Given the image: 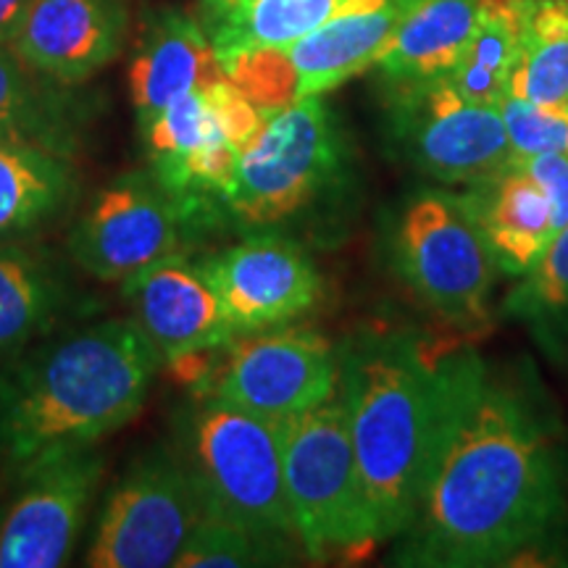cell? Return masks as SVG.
I'll return each instance as SVG.
<instances>
[{
	"label": "cell",
	"instance_id": "6da1fadb",
	"mask_svg": "<svg viewBox=\"0 0 568 568\" xmlns=\"http://www.w3.org/2000/svg\"><path fill=\"white\" fill-rule=\"evenodd\" d=\"M564 514L566 468L548 416L527 389L456 345L443 432L397 560L503 566L542 542Z\"/></svg>",
	"mask_w": 568,
	"mask_h": 568
},
{
	"label": "cell",
	"instance_id": "7a4b0ae2",
	"mask_svg": "<svg viewBox=\"0 0 568 568\" xmlns=\"http://www.w3.org/2000/svg\"><path fill=\"white\" fill-rule=\"evenodd\" d=\"M161 358L132 316L63 326L0 364V489L142 414Z\"/></svg>",
	"mask_w": 568,
	"mask_h": 568
},
{
	"label": "cell",
	"instance_id": "3957f363",
	"mask_svg": "<svg viewBox=\"0 0 568 568\" xmlns=\"http://www.w3.org/2000/svg\"><path fill=\"white\" fill-rule=\"evenodd\" d=\"M456 345L379 326L337 347V393L376 542L403 537L414 524L443 432Z\"/></svg>",
	"mask_w": 568,
	"mask_h": 568
},
{
	"label": "cell",
	"instance_id": "277c9868",
	"mask_svg": "<svg viewBox=\"0 0 568 568\" xmlns=\"http://www.w3.org/2000/svg\"><path fill=\"white\" fill-rule=\"evenodd\" d=\"M174 447L203 516L297 539L284 487L280 422L195 395L174 418Z\"/></svg>",
	"mask_w": 568,
	"mask_h": 568
},
{
	"label": "cell",
	"instance_id": "5b68a950",
	"mask_svg": "<svg viewBox=\"0 0 568 568\" xmlns=\"http://www.w3.org/2000/svg\"><path fill=\"white\" fill-rule=\"evenodd\" d=\"M280 435L284 487L301 550L311 560L372 552L379 542L339 393L322 406L282 418Z\"/></svg>",
	"mask_w": 568,
	"mask_h": 568
},
{
	"label": "cell",
	"instance_id": "8992f818",
	"mask_svg": "<svg viewBox=\"0 0 568 568\" xmlns=\"http://www.w3.org/2000/svg\"><path fill=\"white\" fill-rule=\"evenodd\" d=\"M343 166L345 145L329 105L322 95L301 98L264 113L219 203L247 230H272L314 209L335 190Z\"/></svg>",
	"mask_w": 568,
	"mask_h": 568
},
{
	"label": "cell",
	"instance_id": "52a82bcc",
	"mask_svg": "<svg viewBox=\"0 0 568 568\" xmlns=\"http://www.w3.org/2000/svg\"><path fill=\"white\" fill-rule=\"evenodd\" d=\"M222 216L163 184L151 166L119 174L90 197L67 237V258L95 282L130 280L140 268L190 247Z\"/></svg>",
	"mask_w": 568,
	"mask_h": 568
},
{
	"label": "cell",
	"instance_id": "ba28073f",
	"mask_svg": "<svg viewBox=\"0 0 568 568\" xmlns=\"http://www.w3.org/2000/svg\"><path fill=\"white\" fill-rule=\"evenodd\" d=\"M395 266L410 293L456 329H485L497 268L464 195L422 190L403 205Z\"/></svg>",
	"mask_w": 568,
	"mask_h": 568
},
{
	"label": "cell",
	"instance_id": "9c48e42d",
	"mask_svg": "<svg viewBox=\"0 0 568 568\" xmlns=\"http://www.w3.org/2000/svg\"><path fill=\"white\" fill-rule=\"evenodd\" d=\"M201 518V497L176 447L151 445L105 495L84 566L176 568Z\"/></svg>",
	"mask_w": 568,
	"mask_h": 568
},
{
	"label": "cell",
	"instance_id": "30bf717a",
	"mask_svg": "<svg viewBox=\"0 0 568 568\" xmlns=\"http://www.w3.org/2000/svg\"><path fill=\"white\" fill-rule=\"evenodd\" d=\"M337 347L314 329L245 332L213 355L209 372L193 395L272 418L297 416L329 400L337 393Z\"/></svg>",
	"mask_w": 568,
	"mask_h": 568
},
{
	"label": "cell",
	"instance_id": "8fae6325",
	"mask_svg": "<svg viewBox=\"0 0 568 568\" xmlns=\"http://www.w3.org/2000/svg\"><path fill=\"white\" fill-rule=\"evenodd\" d=\"M389 88V138L424 176L471 187L508 166V134L497 105L466 101L447 77Z\"/></svg>",
	"mask_w": 568,
	"mask_h": 568
},
{
	"label": "cell",
	"instance_id": "7c38bea8",
	"mask_svg": "<svg viewBox=\"0 0 568 568\" xmlns=\"http://www.w3.org/2000/svg\"><path fill=\"white\" fill-rule=\"evenodd\" d=\"M130 316L151 339L161 366L193 389L234 329L201 261L174 253L122 282Z\"/></svg>",
	"mask_w": 568,
	"mask_h": 568
},
{
	"label": "cell",
	"instance_id": "4fadbf2b",
	"mask_svg": "<svg viewBox=\"0 0 568 568\" xmlns=\"http://www.w3.org/2000/svg\"><path fill=\"white\" fill-rule=\"evenodd\" d=\"M105 474L98 447L67 453L9 487L0 503V568H59L74 556Z\"/></svg>",
	"mask_w": 568,
	"mask_h": 568
},
{
	"label": "cell",
	"instance_id": "5bb4252c",
	"mask_svg": "<svg viewBox=\"0 0 568 568\" xmlns=\"http://www.w3.org/2000/svg\"><path fill=\"white\" fill-rule=\"evenodd\" d=\"M234 335L287 326L316 308L322 274L295 240L253 230L237 245L201 258Z\"/></svg>",
	"mask_w": 568,
	"mask_h": 568
},
{
	"label": "cell",
	"instance_id": "9a60e30c",
	"mask_svg": "<svg viewBox=\"0 0 568 568\" xmlns=\"http://www.w3.org/2000/svg\"><path fill=\"white\" fill-rule=\"evenodd\" d=\"M126 0H34L11 48L63 84H84L124 51Z\"/></svg>",
	"mask_w": 568,
	"mask_h": 568
},
{
	"label": "cell",
	"instance_id": "2e32d148",
	"mask_svg": "<svg viewBox=\"0 0 568 568\" xmlns=\"http://www.w3.org/2000/svg\"><path fill=\"white\" fill-rule=\"evenodd\" d=\"M71 266L51 247L0 243V364L95 311Z\"/></svg>",
	"mask_w": 568,
	"mask_h": 568
},
{
	"label": "cell",
	"instance_id": "e0dca14e",
	"mask_svg": "<svg viewBox=\"0 0 568 568\" xmlns=\"http://www.w3.org/2000/svg\"><path fill=\"white\" fill-rule=\"evenodd\" d=\"M416 0H343L324 24L287 48L297 101L326 95L379 63Z\"/></svg>",
	"mask_w": 568,
	"mask_h": 568
},
{
	"label": "cell",
	"instance_id": "ac0fdd59",
	"mask_svg": "<svg viewBox=\"0 0 568 568\" xmlns=\"http://www.w3.org/2000/svg\"><path fill=\"white\" fill-rule=\"evenodd\" d=\"M95 98L80 84L40 74L0 42V140L42 148L77 161L98 119Z\"/></svg>",
	"mask_w": 568,
	"mask_h": 568
},
{
	"label": "cell",
	"instance_id": "d6986e66",
	"mask_svg": "<svg viewBox=\"0 0 568 568\" xmlns=\"http://www.w3.org/2000/svg\"><path fill=\"white\" fill-rule=\"evenodd\" d=\"M224 74L201 19L180 9H161L148 19L130 67V90L138 126H148L184 92Z\"/></svg>",
	"mask_w": 568,
	"mask_h": 568
},
{
	"label": "cell",
	"instance_id": "ffe728a7",
	"mask_svg": "<svg viewBox=\"0 0 568 568\" xmlns=\"http://www.w3.org/2000/svg\"><path fill=\"white\" fill-rule=\"evenodd\" d=\"M500 272L524 276L552 243V211L527 169L503 166L464 193Z\"/></svg>",
	"mask_w": 568,
	"mask_h": 568
},
{
	"label": "cell",
	"instance_id": "44dd1931",
	"mask_svg": "<svg viewBox=\"0 0 568 568\" xmlns=\"http://www.w3.org/2000/svg\"><path fill=\"white\" fill-rule=\"evenodd\" d=\"M77 197V161L0 140V243H19L45 232L74 209Z\"/></svg>",
	"mask_w": 568,
	"mask_h": 568
},
{
	"label": "cell",
	"instance_id": "7402d4cb",
	"mask_svg": "<svg viewBox=\"0 0 568 568\" xmlns=\"http://www.w3.org/2000/svg\"><path fill=\"white\" fill-rule=\"evenodd\" d=\"M485 0H416L376 67L389 84L450 74L471 40Z\"/></svg>",
	"mask_w": 568,
	"mask_h": 568
},
{
	"label": "cell",
	"instance_id": "603a6c76",
	"mask_svg": "<svg viewBox=\"0 0 568 568\" xmlns=\"http://www.w3.org/2000/svg\"><path fill=\"white\" fill-rule=\"evenodd\" d=\"M343 0H201V24L219 67L261 48L287 51L324 24Z\"/></svg>",
	"mask_w": 568,
	"mask_h": 568
},
{
	"label": "cell",
	"instance_id": "cb8c5ba5",
	"mask_svg": "<svg viewBox=\"0 0 568 568\" xmlns=\"http://www.w3.org/2000/svg\"><path fill=\"white\" fill-rule=\"evenodd\" d=\"M518 55L508 95L521 101L568 103V0H514Z\"/></svg>",
	"mask_w": 568,
	"mask_h": 568
},
{
	"label": "cell",
	"instance_id": "d4e9b609",
	"mask_svg": "<svg viewBox=\"0 0 568 568\" xmlns=\"http://www.w3.org/2000/svg\"><path fill=\"white\" fill-rule=\"evenodd\" d=\"M518 55V19L514 0H485L471 40L460 53L447 82L466 101L500 105Z\"/></svg>",
	"mask_w": 568,
	"mask_h": 568
},
{
	"label": "cell",
	"instance_id": "484cf974",
	"mask_svg": "<svg viewBox=\"0 0 568 568\" xmlns=\"http://www.w3.org/2000/svg\"><path fill=\"white\" fill-rule=\"evenodd\" d=\"M503 314L531 326L545 345L568 343V226L510 290Z\"/></svg>",
	"mask_w": 568,
	"mask_h": 568
},
{
	"label": "cell",
	"instance_id": "4316f807",
	"mask_svg": "<svg viewBox=\"0 0 568 568\" xmlns=\"http://www.w3.org/2000/svg\"><path fill=\"white\" fill-rule=\"evenodd\" d=\"M295 537L266 535L237 524L203 516L176 568H247V566H287L295 560Z\"/></svg>",
	"mask_w": 568,
	"mask_h": 568
},
{
	"label": "cell",
	"instance_id": "83f0119b",
	"mask_svg": "<svg viewBox=\"0 0 568 568\" xmlns=\"http://www.w3.org/2000/svg\"><path fill=\"white\" fill-rule=\"evenodd\" d=\"M140 138L145 142L148 163L176 159L216 140H230L222 130L205 84L169 103L151 124L142 126Z\"/></svg>",
	"mask_w": 568,
	"mask_h": 568
},
{
	"label": "cell",
	"instance_id": "f1b7e54d",
	"mask_svg": "<svg viewBox=\"0 0 568 568\" xmlns=\"http://www.w3.org/2000/svg\"><path fill=\"white\" fill-rule=\"evenodd\" d=\"M497 109L508 134V166H521L537 155L568 153V103L545 105L506 95Z\"/></svg>",
	"mask_w": 568,
	"mask_h": 568
},
{
	"label": "cell",
	"instance_id": "f546056e",
	"mask_svg": "<svg viewBox=\"0 0 568 568\" xmlns=\"http://www.w3.org/2000/svg\"><path fill=\"white\" fill-rule=\"evenodd\" d=\"M222 71L258 105L261 113L284 109L297 101V71L287 51L261 48L226 61Z\"/></svg>",
	"mask_w": 568,
	"mask_h": 568
},
{
	"label": "cell",
	"instance_id": "4dcf8cb0",
	"mask_svg": "<svg viewBox=\"0 0 568 568\" xmlns=\"http://www.w3.org/2000/svg\"><path fill=\"white\" fill-rule=\"evenodd\" d=\"M521 169H527L531 180L542 187L545 197H548L552 211V234L564 232L568 226V153L537 155V159L521 163Z\"/></svg>",
	"mask_w": 568,
	"mask_h": 568
},
{
	"label": "cell",
	"instance_id": "1f68e13d",
	"mask_svg": "<svg viewBox=\"0 0 568 568\" xmlns=\"http://www.w3.org/2000/svg\"><path fill=\"white\" fill-rule=\"evenodd\" d=\"M34 0H0V42L11 45Z\"/></svg>",
	"mask_w": 568,
	"mask_h": 568
}]
</instances>
